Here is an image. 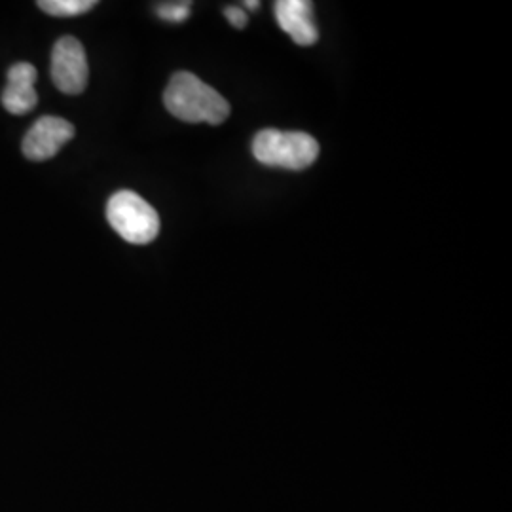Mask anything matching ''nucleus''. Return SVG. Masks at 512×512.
<instances>
[{
    "label": "nucleus",
    "instance_id": "obj_11",
    "mask_svg": "<svg viewBox=\"0 0 512 512\" xmlns=\"http://www.w3.org/2000/svg\"><path fill=\"white\" fill-rule=\"evenodd\" d=\"M245 6H247V8H251V10H256V8H258V6H260V4H258V2H256V0H253V2H247V4H245Z\"/></svg>",
    "mask_w": 512,
    "mask_h": 512
},
{
    "label": "nucleus",
    "instance_id": "obj_5",
    "mask_svg": "<svg viewBox=\"0 0 512 512\" xmlns=\"http://www.w3.org/2000/svg\"><path fill=\"white\" fill-rule=\"evenodd\" d=\"M73 137L74 126L71 122L57 116H42L27 131L21 148L27 160L44 162L54 158Z\"/></svg>",
    "mask_w": 512,
    "mask_h": 512
},
{
    "label": "nucleus",
    "instance_id": "obj_9",
    "mask_svg": "<svg viewBox=\"0 0 512 512\" xmlns=\"http://www.w3.org/2000/svg\"><path fill=\"white\" fill-rule=\"evenodd\" d=\"M156 14L169 23H183L190 16V2H177V4H160Z\"/></svg>",
    "mask_w": 512,
    "mask_h": 512
},
{
    "label": "nucleus",
    "instance_id": "obj_3",
    "mask_svg": "<svg viewBox=\"0 0 512 512\" xmlns=\"http://www.w3.org/2000/svg\"><path fill=\"white\" fill-rule=\"evenodd\" d=\"M107 220L120 238L133 245H147L160 234L156 209L131 190H120L110 198Z\"/></svg>",
    "mask_w": 512,
    "mask_h": 512
},
{
    "label": "nucleus",
    "instance_id": "obj_10",
    "mask_svg": "<svg viewBox=\"0 0 512 512\" xmlns=\"http://www.w3.org/2000/svg\"><path fill=\"white\" fill-rule=\"evenodd\" d=\"M224 16L228 18V21L236 27V29H243L247 25V14L238 8V6H228L224 10Z\"/></svg>",
    "mask_w": 512,
    "mask_h": 512
},
{
    "label": "nucleus",
    "instance_id": "obj_1",
    "mask_svg": "<svg viewBox=\"0 0 512 512\" xmlns=\"http://www.w3.org/2000/svg\"><path fill=\"white\" fill-rule=\"evenodd\" d=\"M165 109L188 124L219 126L230 116V105L196 74H173L164 93Z\"/></svg>",
    "mask_w": 512,
    "mask_h": 512
},
{
    "label": "nucleus",
    "instance_id": "obj_7",
    "mask_svg": "<svg viewBox=\"0 0 512 512\" xmlns=\"http://www.w3.org/2000/svg\"><path fill=\"white\" fill-rule=\"evenodd\" d=\"M37 69L31 63H16L8 71V84L2 92V105L10 114H27L37 107Z\"/></svg>",
    "mask_w": 512,
    "mask_h": 512
},
{
    "label": "nucleus",
    "instance_id": "obj_2",
    "mask_svg": "<svg viewBox=\"0 0 512 512\" xmlns=\"http://www.w3.org/2000/svg\"><path fill=\"white\" fill-rule=\"evenodd\" d=\"M256 162L289 171L308 169L319 156V143L304 131L262 129L253 139Z\"/></svg>",
    "mask_w": 512,
    "mask_h": 512
},
{
    "label": "nucleus",
    "instance_id": "obj_6",
    "mask_svg": "<svg viewBox=\"0 0 512 512\" xmlns=\"http://www.w3.org/2000/svg\"><path fill=\"white\" fill-rule=\"evenodd\" d=\"M275 19L279 27L293 38L298 46H311L319 40V29L313 19V4L308 0H279L275 2Z\"/></svg>",
    "mask_w": 512,
    "mask_h": 512
},
{
    "label": "nucleus",
    "instance_id": "obj_4",
    "mask_svg": "<svg viewBox=\"0 0 512 512\" xmlns=\"http://www.w3.org/2000/svg\"><path fill=\"white\" fill-rule=\"evenodd\" d=\"M90 78L88 57L78 38L63 37L55 42L52 52V80L59 92L78 95L84 92Z\"/></svg>",
    "mask_w": 512,
    "mask_h": 512
},
{
    "label": "nucleus",
    "instance_id": "obj_8",
    "mask_svg": "<svg viewBox=\"0 0 512 512\" xmlns=\"http://www.w3.org/2000/svg\"><path fill=\"white\" fill-rule=\"evenodd\" d=\"M97 2L93 0H42L38 8L50 16L57 18H73L90 12Z\"/></svg>",
    "mask_w": 512,
    "mask_h": 512
}]
</instances>
